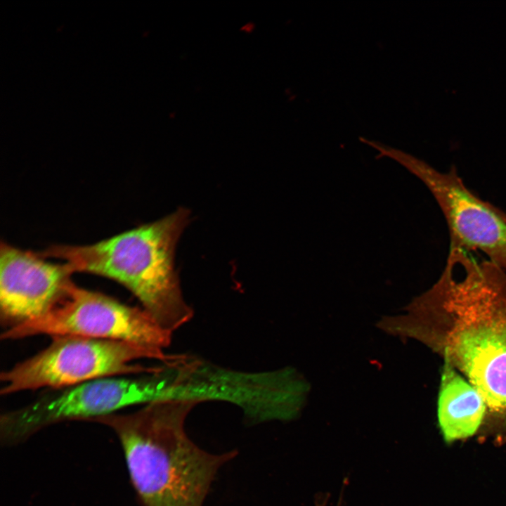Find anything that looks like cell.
<instances>
[{
	"label": "cell",
	"mask_w": 506,
	"mask_h": 506,
	"mask_svg": "<svg viewBox=\"0 0 506 506\" xmlns=\"http://www.w3.org/2000/svg\"><path fill=\"white\" fill-rule=\"evenodd\" d=\"M470 253L449 249L439 279L399 326L462 373L488 408L506 413V271Z\"/></svg>",
	"instance_id": "obj_1"
},
{
	"label": "cell",
	"mask_w": 506,
	"mask_h": 506,
	"mask_svg": "<svg viewBox=\"0 0 506 506\" xmlns=\"http://www.w3.org/2000/svg\"><path fill=\"white\" fill-rule=\"evenodd\" d=\"M197 402L166 396L91 421L117 436L142 506H202L219 469L235 457L236 450L209 453L188 437L186 419Z\"/></svg>",
	"instance_id": "obj_2"
},
{
	"label": "cell",
	"mask_w": 506,
	"mask_h": 506,
	"mask_svg": "<svg viewBox=\"0 0 506 506\" xmlns=\"http://www.w3.org/2000/svg\"><path fill=\"white\" fill-rule=\"evenodd\" d=\"M181 208L155 221L88 245H54L38 253L63 259L74 273L112 279L132 292L165 330L174 331L193 316L174 269L177 240L188 221Z\"/></svg>",
	"instance_id": "obj_3"
},
{
	"label": "cell",
	"mask_w": 506,
	"mask_h": 506,
	"mask_svg": "<svg viewBox=\"0 0 506 506\" xmlns=\"http://www.w3.org/2000/svg\"><path fill=\"white\" fill-rule=\"evenodd\" d=\"M166 358L164 351L125 341L56 336L46 348L1 373L0 394L58 389L107 377L147 372L153 369L134 362Z\"/></svg>",
	"instance_id": "obj_4"
},
{
	"label": "cell",
	"mask_w": 506,
	"mask_h": 506,
	"mask_svg": "<svg viewBox=\"0 0 506 506\" xmlns=\"http://www.w3.org/2000/svg\"><path fill=\"white\" fill-rule=\"evenodd\" d=\"M39 335L125 341L164 351L171 343L172 333L164 330L143 308L126 305L72 283L45 313L5 330L1 339Z\"/></svg>",
	"instance_id": "obj_5"
},
{
	"label": "cell",
	"mask_w": 506,
	"mask_h": 506,
	"mask_svg": "<svg viewBox=\"0 0 506 506\" xmlns=\"http://www.w3.org/2000/svg\"><path fill=\"white\" fill-rule=\"evenodd\" d=\"M124 376L107 377L55 389L25 406L4 413L0 417L1 443L18 444L59 422H91L125 408L148 404L167 396L153 379Z\"/></svg>",
	"instance_id": "obj_6"
},
{
	"label": "cell",
	"mask_w": 506,
	"mask_h": 506,
	"mask_svg": "<svg viewBox=\"0 0 506 506\" xmlns=\"http://www.w3.org/2000/svg\"><path fill=\"white\" fill-rule=\"evenodd\" d=\"M376 158L389 157L404 167L427 187L447 223L450 247L478 251L506 271V216L505 212L470 190L452 167L440 171L401 150L375 141Z\"/></svg>",
	"instance_id": "obj_7"
},
{
	"label": "cell",
	"mask_w": 506,
	"mask_h": 506,
	"mask_svg": "<svg viewBox=\"0 0 506 506\" xmlns=\"http://www.w3.org/2000/svg\"><path fill=\"white\" fill-rule=\"evenodd\" d=\"M43 258L1 242L0 320L5 330L42 316L73 283L70 265Z\"/></svg>",
	"instance_id": "obj_8"
},
{
	"label": "cell",
	"mask_w": 506,
	"mask_h": 506,
	"mask_svg": "<svg viewBox=\"0 0 506 506\" xmlns=\"http://www.w3.org/2000/svg\"><path fill=\"white\" fill-rule=\"evenodd\" d=\"M487 406L479 391L450 363L444 361L438 394L437 416L448 442L473 435Z\"/></svg>",
	"instance_id": "obj_9"
}]
</instances>
